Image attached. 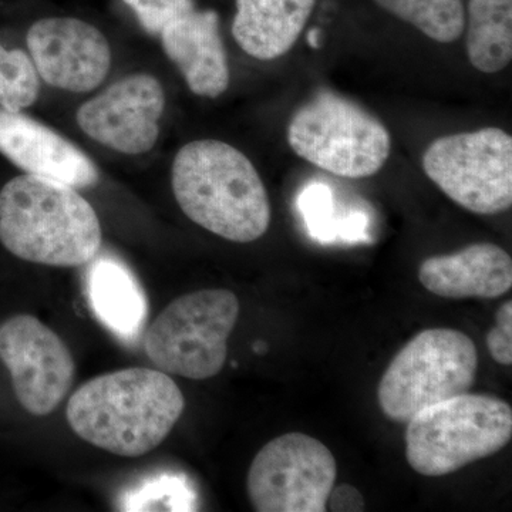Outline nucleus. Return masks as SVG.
<instances>
[{"label": "nucleus", "mask_w": 512, "mask_h": 512, "mask_svg": "<svg viewBox=\"0 0 512 512\" xmlns=\"http://www.w3.org/2000/svg\"><path fill=\"white\" fill-rule=\"evenodd\" d=\"M171 183L188 218L218 237L248 244L264 237L271 204L249 158L227 143L198 140L174 158Z\"/></svg>", "instance_id": "f03ea898"}, {"label": "nucleus", "mask_w": 512, "mask_h": 512, "mask_svg": "<svg viewBox=\"0 0 512 512\" xmlns=\"http://www.w3.org/2000/svg\"><path fill=\"white\" fill-rule=\"evenodd\" d=\"M365 500L360 491L353 485H336L330 491L326 511L359 512L366 510Z\"/></svg>", "instance_id": "b1692460"}, {"label": "nucleus", "mask_w": 512, "mask_h": 512, "mask_svg": "<svg viewBox=\"0 0 512 512\" xmlns=\"http://www.w3.org/2000/svg\"><path fill=\"white\" fill-rule=\"evenodd\" d=\"M0 242L33 264L74 268L99 255V217L76 188L23 174L0 191Z\"/></svg>", "instance_id": "7ed1b4c3"}, {"label": "nucleus", "mask_w": 512, "mask_h": 512, "mask_svg": "<svg viewBox=\"0 0 512 512\" xmlns=\"http://www.w3.org/2000/svg\"><path fill=\"white\" fill-rule=\"evenodd\" d=\"M467 55L480 72L504 70L512 59V0H468Z\"/></svg>", "instance_id": "a211bd4d"}, {"label": "nucleus", "mask_w": 512, "mask_h": 512, "mask_svg": "<svg viewBox=\"0 0 512 512\" xmlns=\"http://www.w3.org/2000/svg\"><path fill=\"white\" fill-rule=\"evenodd\" d=\"M488 352L495 362L512 365V302L503 303L495 313V326L487 333Z\"/></svg>", "instance_id": "5701e85b"}, {"label": "nucleus", "mask_w": 512, "mask_h": 512, "mask_svg": "<svg viewBox=\"0 0 512 512\" xmlns=\"http://www.w3.org/2000/svg\"><path fill=\"white\" fill-rule=\"evenodd\" d=\"M40 80L35 63L23 50L0 45V106L19 113L39 97Z\"/></svg>", "instance_id": "aec40b11"}, {"label": "nucleus", "mask_w": 512, "mask_h": 512, "mask_svg": "<svg viewBox=\"0 0 512 512\" xmlns=\"http://www.w3.org/2000/svg\"><path fill=\"white\" fill-rule=\"evenodd\" d=\"M427 177L451 201L478 215L512 205V137L497 127L437 138L423 156Z\"/></svg>", "instance_id": "6e6552de"}, {"label": "nucleus", "mask_w": 512, "mask_h": 512, "mask_svg": "<svg viewBox=\"0 0 512 512\" xmlns=\"http://www.w3.org/2000/svg\"><path fill=\"white\" fill-rule=\"evenodd\" d=\"M229 289H202L171 302L148 326L143 346L150 362L167 375L207 380L224 369L228 339L239 316Z\"/></svg>", "instance_id": "423d86ee"}, {"label": "nucleus", "mask_w": 512, "mask_h": 512, "mask_svg": "<svg viewBox=\"0 0 512 512\" xmlns=\"http://www.w3.org/2000/svg\"><path fill=\"white\" fill-rule=\"evenodd\" d=\"M28 47L37 73L56 89L92 92L109 74V42L96 26L83 20H39L29 29Z\"/></svg>", "instance_id": "f8f14e48"}, {"label": "nucleus", "mask_w": 512, "mask_h": 512, "mask_svg": "<svg viewBox=\"0 0 512 512\" xmlns=\"http://www.w3.org/2000/svg\"><path fill=\"white\" fill-rule=\"evenodd\" d=\"M0 153L25 173L89 188L99 181L96 165L52 128L25 114L0 109Z\"/></svg>", "instance_id": "ddd939ff"}, {"label": "nucleus", "mask_w": 512, "mask_h": 512, "mask_svg": "<svg viewBox=\"0 0 512 512\" xmlns=\"http://www.w3.org/2000/svg\"><path fill=\"white\" fill-rule=\"evenodd\" d=\"M406 458L416 473L443 477L510 444V404L488 394L464 393L433 404L407 421Z\"/></svg>", "instance_id": "20e7f679"}, {"label": "nucleus", "mask_w": 512, "mask_h": 512, "mask_svg": "<svg viewBox=\"0 0 512 512\" xmlns=\"http://www.w3.org/2000/svg\"><path fill=\"white\" fill-rule=\"evenodd\" d=\"M420 284L446 299H497L512 288V259L495 244H473L427 258L419 269Z\"/></svg>", "instance_id": "2eb2a0df"}, {"label": "nucleus", "mask_w": 512, "mask_h": 512, "mask_svg": "<svg viewBox=\"0 0 512 512\" xmlns=\"http://www.w3.org/2000/svg\"><path fill=\"white\" fill-rule=\"evenodd\" d=\"M0 360L20 406L33 416L55 412L72 389L76 366L69 346L35 316L0 323Z\"/></svg>", "instance_id": "9d476101"}, {"label": "nucleus", "mask_w": 512, "mask_h": 512, "mask_svg": "<svg viewBox=\"0 0 512 512\" xmlns=\"http://www.w3.org/2000/svg\"><path fill=\"white\" fill-rule=\"evenodd\" d=\"M147 33L160 36L170 23L195 10L194 0H123Z\"/></svg>", "instance_id": "4be33fe9"}, {"label": "nucleus", "mask_w": 512, "mask_h": 512, "mask_svg": "<svg viewBox=\"0 0 512 512\" xmlns=\"http://www.w3.org/2000/svg\"><path fill=\"white\" fill-rule=\"evenodd\" d=\"M315 5L316 0H237L232 36L255 59H279L298 42Z\"/></svg>", "instance_id": "dca6fc26"}, {"label": "nucleus", "mask_w": 512, "mask_h": 512, "mask_svg": "<svg viewBox=\"0 0 512 512\" xmlns=\"http://www.w3.org/2000/svg\"><path fill=\"white\" fill-rule=\"evenodd\" d=\"M87 295L96 318L117 338L134 342L148 316L146 293L120 259L101 255L87 272Z\"/></svg>", "instance_id": "f3484780"}, {"label": "nucleus", "mask_w": 512, "mask_h": 512, "mask_svg": "<svg viewBox=\"0 0 512 512\" xmlns=\"http://www.w3.org/2000/svg\"><path fill=\"white\" fill-rule=\"evenodd\" d=\"M164 107V89L156 77L131 74L83 103L76 119L97 143L137 156L156 146Z\"/></svg>", "instance_id": "9b49d317"}, {"label": "nucleus", "mask_w": 512, "mask_h": 512, "mask_svg": "<svg viewBox=\"0 0 512 512\" xmlns=\"http://www.w3.org/2000/svg\"><path fill=\"white\" fill-rule=\"evenodd\" d=\"M380 8L410 23L434 42L453 43L466 30L463 0H375Z\"/></svg>", "instance_id": "6ab92c4d"}, {"label": "nucleus", "mask_w": 512, "mask_h": 512, "mask_svg": "<svg viewBox=\"0 0 512 512\" xmlns=\"http://www.w3.org/2000/svg\"><path fill=\"white\" fill-rule=\"evenodd\" d=\"M194 507V495L184 481L173 474L148 478L146 483L126 495L124 511H185Z\"/></svg>", "instance_id": "412c9836"}, {"label": "nucleus", "mask_w": 512, "mask_h": 512, "mask_svg": "<svg viewBox=\"0 0 512 512\" xmlns=\"http://www.w3.org/2000/svg\"><path fill=\"white\" fill-rule=\"evenodd\" d=\"M184 409V394L167 373L131 367L84 383L70 397L66 417L92 446L141 457L167 439Z\"/></svg>", "instance_id": "f257e3e1"}, {"label": "nucleus", "mask_w": 512, "mask_h": 512, "mask_svg": "<svg viewBox=\"0 0 512 512\" xmlns=\"http://www.w3.org/2000/svg\"><path fill=\"white\" fill-rule=\"evenodd\" d=\"M165 55L178 67L192 93L217 99L231 74L215 10H192L161 32Z\"/></svg>", "instance_id": "4468645a"}, {"label": "nucleus", "mask_w": 512, "mask_h": 512, "mask_svg": "<svg viewBox=\"0 0 512 512\" xmlns=\"http://www.w3.org/2000/svg\"><path fill=\"white\" fill-rule=\"evenodd\" d=\"M288 143L296 156L338 177L367 178L382 170L392 136L355 101L320 89L293 113Z\"/></svg>", "instance_id": "39448f33"}, {"label": "nucleus", "mask_w": 512, "mask_h": 512, "mask_svg": "<svg viewBox=\"0 0 512 512\" xmlns=\"http://www.w3.org/2000/svg\"><path fill=\"white\" fill-rule=\"evenodd\" d=\"M336 477L335 457L322 441L284 434L265 444L252 461L249 501L258 512H323Z\"/></svg>", "instance_id": "1a4fd4ad"}, {"label": "nucleus", "mask_w": 512, "mask_h": 512, "mask_svg": "<svg viewBox=\"0 0 512 512\" xmlns=\"http://www.w3.org/2000/svg\"><path fill=\"white\" fill-rule=\"evenodd\" d=\"M477 348L466 333L434 328L417 333L396 356L377 389L387 419L406 424L421 410L467 393L476 380Z\"/></svg>", "instance_id": "0eeeda50"}]
</instances>
